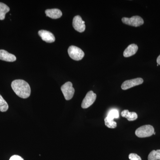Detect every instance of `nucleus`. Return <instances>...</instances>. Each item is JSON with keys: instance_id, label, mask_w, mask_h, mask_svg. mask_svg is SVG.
<instances>
[{"instance_id": "1", "label": "nucleus", "mask_w": 160, "mask_h": 160, "mask_svg": "<svg viewBox=\"0 0 160 160\" xmlns=\"http://www.w3.org/2000/svg\"><path fill=\"white\" fill-rule=\"evenodd\" d=\"M11 87L17 95L22 98H27L31 94L30 86L24 80H14L11 83Z\"/></svg>"}, {"instance_id": "2", "label": "nucleus", "mask_w": 160, "mask_h": 160, "mask_svg": "<svg viewBox=\"0 0 160 160\" xmlns=\"http://www.w3.org/2000/svg\"><path fill=\"white\" fill-rule=\"evenodd\" d=\"M154 132V129L151 125H145L137 129L135 134L138 137L144 138L151 136Z\"/></svg>"}, {"instance_id": "3", "label": "nucleus", "mask_w": 160, "mask_h": 160, "mask_svg": "<svg viewBox=\"0 0 160 160\" xmlns=\"http://www.w3.org/2000/svg\"><path fill=\"white\" fill-rule=\"evenodd\" d=\"M68 52L69 57L75 61L82 60L85 56V53L82 49L74 46H71L69 47Z\"/></svg>"}, {"instance_id": "4", "label": "nucleus", "mask_w": 160, "mask_h": 160, "mask_svg": "<svg viewBox=\"0 0 160 160\" xmlns=\"http://www.w3.org/2000/svg\"><path fill=\"white\" fill-rule=\"evenodd\" d=\"M61 90L65 99L67 101L71 99L74 95L75 89L72 87V84L71 82H67L64 84L61 87Z\"/></svg>"}, {"instance_id": "5", "label": "nucleus", "mask_w": 160, "mask_h": 160, "mask_svg": "<svg viewBox=\"0 0 160 160\" xmlns=\"http://www.w3.org/2000/svg\"><path fill=\"white\" fill-rule=\"evenodd\" d=\"M122 21L126 25L136 27L142 26L144 24V20L138 16H134L131 18H123Z\"/></svg>"}, {"instance_id": "6", "label": "nucleus", "mask_w": 160, "mask_h": 160, "mask_svg": "<svg viewBox=\"0 0 160 160\" xmlns=\"http://www.w3.org/2000/svg\"><path fill=\"white\" fill-rule=\"evenodd\" d=\"M97 95L92 91L87 92L86 97L82 103V107L83 109H87L90 107L94 102L96 99Z\"/></svg>"}, {"instance_id": "7", "label": "nucleus", "mask_w": 160, "mask_h": 160, "mask_svg": "<svg viewBox=\"0 0 160 160\" xmlns=\"http://www.w3.org/2000/svg\"><path fill=\"white\" fill-rule=\"evenodd\" d=\"M72 26L76 31L80 32H82L86 29L85 22L82 19L80 16H75L72 20Z\"/></svg>"}, {"instance_id": "8", "label": "nucleus", "mask_w": 160, "mask_h": 160, "mask_svg": "<svg viewBox=\"0 0 160 160\" xmlns=\"http://www.w3.org/2000/svg\"><path fill=\"white\" fill-rule=\"evenodd\" d=\"M144 82L142 78H137L133 79L126 80L122 84L121 87L123 90H127L134 86L142 84Z\"/></svg>"}, {"instance_id": "9", "label": "nucleus", "mask_w": 160, "mask_h": 160, "mask_svg": "<svg viewBox=\"0 0 160 160\" xmlns=\"http://www.w3.org/2000/svg\"><path fill=\"white\" fill-rule=\"evenodd\" d=\"M38 34L42 40L47 43H52L55 41L54 35L50 32L47 30H41L38 32Z\"/></svg>"}, {"instance_id": "10", "label": "nucleus", "mask_w": 160, "mask_h": 160, "mask_svg": "<svg viewBox=\"0 0 160 160\" xmlns=\"http://www.w3.org/2000/svg\"><path fill=\"white\" fill-rule=\"evenodd\" d=\"M15 56L4 49H0V60L8 62H13L16 60Z\"/></svg>"}, {"instance_id": "11", "label": "nucleus", "mask_w": 160, "mask_h": 160, "mask_svg": "<svg viewBox=\"0 0 160 160\" xmlns=\"http://www.w3.org/2000/svg\"><path fill=\"white\" fill-rule=\"evenodd\" d=\"M138 47L134 44H131L127 47L123 52L124 57L128 58L134 55L138 51Z\"/></svg>"}, {"instance_id": "12", "label": "nucleus", "mask_w": 160, "mask_h": 160, "mask_svg": "<svg viewBox=\"0 0 160 160\" xmlns=\"http://www.w3.org/2000/svg\"><path fill=\"white\" fill-rule=\"evenodd\" d=\"M45 13L47 17L54 19L59 18L62 15V11L58 9H47L45 11Z\"/></svg>"}, {"instance_id": "13", "label": "nucleus", "mask_w": 160, "mask_h": 160, "mask_svg": "<svg viewBox=\"0 0 160 160\" xmlns=\"http://www.w3.org/2000/svg\"><path fill=\"white\" fill-rule=\"evenodd\" d=\"M121 115L123 118H126L129 121H135L138 118V116L135 112H129V110H124L121 112Z\"/></svg>"}, {"instance_id": "14", "label": "nucleus", "mask_w": 160, "mask_h": 160, "mask_svg": "<svg viewBox=\"0 0 160 160\" xmlns=\"http://www.w3.org/2000/svg\"><path fill=\"white\" fill-rule=\"evenodd\" d=\"M10 11V8L4 3L0 2V20L5 18L6 14Z\"/></svg>"}, {"instance_id": "15", "label": "nucleus", "mask_w": 160, "mask_h": 160, "mask_svg": "<svg viewBox=\"0 0 160 160\" xmlns=\"http://www.w3.org/2000/svg\"><path fill=\"white\" fill-rule=\"evenodd\" d=\"M148 160H160V150H152L149 153L148 158Z\"/></svg>"}, {"instance_id": "16", "label": "nucleus", "mask_w": 160, "mask_h": 160, "mask_svg": "<svg viewBox=\"0 0 160 160\" xmlns=\"http://www.w3.org/2000/svg\"><path fill=\"white\" fill-rule=\"evenodd\" d=\"M8 109H9V106L8 103L0 94V111L4 112L7 111Z\"/></svg>"}, {"instance_id": "17", "label": "nucleus", "mask_w": 160, "mask_h": 160, "mask_svg": "<svg viewBox=\"0 0 160 160\" xmlns=\"http://www.w3.org/2000/svg\"><path fill=\"white\" fill-rule=\"evenodd\" d=\"M105 125L108 128L111 129H114L116 128L117 126L116 122H115L114 120L111 119L107 117L105 118Z\"/></svg>"}, {"instance_id": "18", "label": "nucleus", "mask_w": 160, "mask_h": 160, "mask_svg": "<svg viewBox=\"0 0 160 160\" xmlns=\"http://www.w3.org/2000/svg\"><path fill=\"white\" fill-rule=\"evenodd\" d=\"M107 117L112 120H114L115 118H119L118 111L117 109H112L109 112Z\"/></svg>"}, {"instance_id": "19", "label": "nucleus", "mask_w": 160, "mask_h": 160, "mask_svg": "<svg viewBox=\"0 0 160 160\" xmlns=\"http://www.w3.org/2000/svg\"><path fill=\"white\" fill-rule=\"evenodd\" d=\"M129 158L130 160H142L139 156L136 153H130L129 155Z\"/></svg>"}, {"instance_id": "20", "label": "nucleus", "mask_w": 160, "mask_h": 160, "mask_svg": "<svg viewBox=\"0 0 160 160\" xmlns=\"http://www.w3.org/2000/svg\"><path fill=\"white\" fill-rule=\"evenodd\" d=\"M9 160H24V159L19 156L15 155L12 156Z\"/></svg>"}, {"instance_id": "21", "label": "nucleus", "mask_w": 160, "mask_h": 160, "mask_svg": "<svg viewBox=\"0 0 160 160\" xmlns=\"http://www.w3.org/2000/svg\"><path fill=\"white\" fill-rule=\"evenodd\" d=\"M157 62L158 65H160V55L158 57L157 59Z\"/></svg>"}, {"instance_id": "22", "label": "nucleus", "mask_w": 160, "mask_h": 160, "mask_svg": "<svg viewBox=\"0 0 160 160\" xmlns=\"http://www.w3.org/2000/svg\"><path fill=\"white\" fill-rule=\"evenodd\" d=\"M153 134H154V135H155L156 134V132H154V133H153Z\"/></svg>"}]
</instances>
